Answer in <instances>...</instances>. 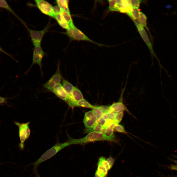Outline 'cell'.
Segmentation results:
<instances>
[{
    "label": "cell",
    "mask_w": 177,
    "mask_h": 177,
    "mask_svg": "<svg viewBox=\"0 0 177 177\" xmlns=\"http://www.w3.org/2000/svg\"><path fill=\"white\" fill-rule=\"evenodd\" d=\"M125 87L122 89L119 101L114 103L109 106L111 112L117 113L123 112L125 110V107L122 102V99Z\"/></svg>",
    "instance_id": "cell-12"
},
{
    "label": "cell",
    "mask_w": 177,
    "mask_h": 177,
    "mask_svg": "<svg viewBox=\"0 0 177 177\" xmlns=\"http://www.w3.org/2000/svg\"><path fill=\"white\" fill-rule=\"evenodd\" d=\"M72 96L73 100L74 102H77L84 99L80 90L75 87H74L72 91Z\"/></svg>",
    "instance_id": "cell-18"
},
{
    "label": "cell",
    "mask_w": 177,
    "mask_h": 177,
    "mask_svg": "<svg viewBox=\"0 0 177 177\" xmlns=\"http://www.w3.org/2000/svg\"><path fill=\"white\" fill-rule=\"evenodd\" d=\"M49 26V25H48L43 29L40 30L30 29L29 30L32 41L34 46L41 45L43 36L47 31Z\"/></svg>",
    "instance_id": "cell-10"
},
{
    "label": "cell",
    "mask_w": 177,
    "mask_h": 177,
    "mask_svg": "<svg viewBox=\"0 0 177 177\" xmlns=\"http://www.w3.org/2000/svg\"><path fill=\"white\" fill-rule=\"evenodd\" d=\"M60 13L68 23L69 26L73 23L70 12H68L62 8H60Z\"/></svg>",
    "instance_id": "cell-20"
},
{
    "label": "cell",
    "mask_w": 177,
    "mask_h": 177,
    "mask_svg": "<svg viewBox=\"0 0 177 177\" xmlns=\"http://www.w3.org/2000/svg\"><path fill=\"white\" fill-rule=\"evenodd\" d=\"M76 106H81L93 109L96 107L91 104L84 99L77 102H74L73 103L72 107Z\"/></svg>",
    "instance_id": "cell-17"
},
{
    "label": "cell",
    "mask_w": 177,
    "mask_h": 177,
    "mask_svg": "<svg viewBox=\"0 0 177 177\" xmlns=\"http://www.w3.org/2000/svg\"><path fill=\"white\" fill-rule=\"evenodd\" d=\"M36 5L43 13L54 18L55 14L53 6L47 2L42 0H35Z\"/></svg>",
    "instance_id": "cell-9"
},
{
    "label": "cell",
    "mask_w": 177,
    "mask_h": 177,
    "mask_svg": "<svg viewBox=\"0 0 177 177\" xmlns=\"http://www.w3.org/2000/svg\"><path fill=\"white\" fill-rule=\"evenodd\" d=\"M106 121V120L102 117L98 119L96 122L102 126H103L105 124Z\"/></svg>",
    "instance_id": "cell-31"
},
{
    "label": "cell",
    "mask_w": 177,
    "mask_h": 177,
    "mask_svg": "<svg viewBox=\"0 0 177 177\" xmlns=\"http://www.w3.org/2000/svg\"><path fill=\"white\" fill-rule=\"evenodd\" d=\"M92 111L96 116L97 120L102 117L103 114L98 106H96L93 109Z\"/></svg>",
    "instance_id": "cell-25"
},
{
    "label": "cell",
    "mask_w": 177,
    "mask_h": 177,
    "mask_svg": "<svg viewBox=\"0 0 177 177\" xmlns=\"http://www.w3.org/2000/svg\"><path fill=\"white\" fill-rule=\"evenodd\" d=\"M50 91L57 97L67 103L69 100V97L62 85L60 83L57 85Z\"/></svg>",
    "instance_id": "cell-11"
},
{
    "label": "cell",
    "mask_w": 177,
    "mask_h": 177,
    "mask_svg": "<svg viewBox=\"0 0 177 177\" xmlns=\"http://www.w3.org/2000/svg\"><path fill=\"white\" fill-rule=\"evenodd\" d=\"M172 161L174 163L177 164V160H173Z\"/></svg>",
    "instance_id": "cell-36"
},
{
    "label": "cell",
    "mask_w": 177,
    "mask_h": 177,
    "mask_svg": "<svg viewBox=\"0 0 177 177\" xmlns=\"http://www.w3.org/2000/svg\"><path fill=\"white\" fill-rule=\"evenodd\" d=\"M71 145L69 141L63 143H57L43 154L37 160L30 164L33 165L32 173L34 174L35 177H40L38 173L37 169L40 163L50 159L61 149Z\"/></svg>",
    "instance_id": "cell-1"
},
{
    "label": "cell",
    "mask_w": 177,
    "mask_h": 177,
    "mask_svg": "<svg viewBox=\"0 0 177 177\" xmlns=\"http://www.w3.org/2000/svg\"><path fill=\"white\" fill-rule=\"evenodd\" d=\"M123 115V112H121L116 113V116L114 122L116 124H118L121 120Z\"/></svg>",
    "instance_id": "cell-27"
},
{
    "label": "cell",
    "mask_w": 177,
    "mask_h": 177,
    "mask_svg": "<svg viewBox=\"0 0 177 177\" xmlns=\"http://www.w3.org/2000/svg\"><path fill=\"white\" fill-rule=\"evenodd\" d=\"M133 20L141 36L149 50L152 59H153V58L154 57L157 58L153 50L152 44L144 28L136 20Z\"/></svg>",
    "instance_id": "cell-6"
},
{
    "label": "cell",
    "mask_w": 177,
    "mask_h": 177,
    "mask_svg": "<svg viewBox=\"0 0 177 177\" xmlns=\"http://www.w3.org/2000/svg\"><path fill=\"white\" fill-rule=\"evenodd\" d=\"M53 8L55 14L60 13V8L58 5L53 6Z\"/></svg>",
    "instance_id": "cell-32"
},
{
    "label": "cell",
    "mask_w": 177,
    "mask_h": 177,
    "mask_svg": "<svg viewBox=\"0 0 177 177\" xmlns=\"http://www.w3.org/2000/svg\"><path fill=\"white\" fill-rule=\"evenodd\" d=\"M140 12L138 8L132 7L130 11L127 14L133 20H136L138 19Z\"/></svg>",
    "instance_id": "cell-21"
},
{
    "label": "cell",
    "mask_w": 177,
    "mask_h": 177,
    "mask_svg": "<svg viewBox=\"0 0 177 177\" xmlns=\"http://www.w3.org/2000/svg\"><path fill=\"white\" fill-rule=\"evenodd\" d=\"M0 8H4L12 13L14 14V12L10 7L7 2L5 0H0Z\"/></svg>",
    "instance_id": "cell-24"
},
{
    "label": "cell",
    "mask_w": 177,
    "mask_h": 177,
    "mask_svg": "<svg viewBox=\"0 0 177 177\" xmlns=\"http://www.w3.org/2000/svg\"><path fill=\"white\" fill-rule=\"evenodd\" d=\"M105 130V129L103 128V126L96 122V123L92 127L90 128H86L85 130V132L89 133L92 132H95L104 134Z\"/></svg>",
    "instance_id": "cell-19"
},
{
    "label": "cell",
    "mask_w": 177,
    "mask_h": 177,
    "mask_svg": "<svg viewBox=\"0 0 177 177\" xmlns=\"http://www.w3.org/2000/svg\"><path fill=\"white\" fill-rule=\"evenodd\" d=\"M108 119H111L114 121L116 117V113L110 112L108 113Z\"/></svg>",
    "instance_id": "cell-30"
},
{
    "label": "cell",
    "mask_w": 177,
    "mask_h": 177,
    "mask_svg": "<svg viewBox=\"0 0 177 177\" xmlns=\"http://www.w3.org/2000/svg\"><path fill=\"white\" fill-rule=\"evenodd\" d=\"M114 129L118 132L125 133H126L124 126L120 124H117L115 127Z\"/></svg>",
    "instance_id": "cell-28"
},
{
    "label": "cell",
    "mask_w": 177,
    "mask_h": 177,
    "mask_svg": "<svg viewBox=\"0 0 177 177\" xmlns=\"http://www.w3.org/2000/svg\"><path fill=\"white\" fill-rule=\"evenodd\" d=\"M98 107L103 114L111 112L109 109V106L103 105Z\"/></svg>",
    "instance_id": "cell-29"
},
{
    "label": "cell",
    "mask_w": 177,
    "mask_h": 177,
    "mask_svg": "<svg viewBox=\"0 0 177 177\" xmlns=\"http://www.w3.org/2000/svg\"><path fill=\"white\" fill-rule=\"evenodd\" d=\"M69 1L67 0H57L56 2L60 8H62L67 12H70L68 6Z\"/></svg>",
    "instance_id": "cell-23"
},
{
    "label": "cell",
    "mask_w": 177,
    "mask_h": 177,
    "mask_svg": "<svg viewBox=\"0 0 177 177\" xmlns=\"http://www.w3.org/2000/svg\"><path fill=\"white\" fill-rule=\"evenodd\" d=\"M60 63L58 64L56 72L53 75L43 86V87L50 90L56 85L60 83L62 80V77L60 69Z\"/></svg>",
    "instance_id": "cell-7"
},
{
    "label": "cell",
    "mask_w": 177,
    "mask_h": 177,
    "mask_svg": "<svg viewBox=\"0 0 177 177\" xmlns=\"http://www.w3.org/2000/svg\"><path fill=\"white\" fill-rule=\"evenodd\" d=\"M62 85L66 91L69 98L68 102L74 101L72 96V93L74 86L68 81L62 77Z\"/></svg>",
    "instance_id": "cell-15"
},
{
    "label": "cell",
    "mask_w": 177,
    "mask_h": 177,
    "mask_svg": "<svg viewBox=\"0 0 177 177\" xmlns=\"http://www.w3.org/2000/svg\"><path fill=\"white\" fill-rule=\"evenodd\" d=\"M104 140L116 142L115 138L109 137L103 133L95 132L89 133L85 136L80 138L75 139L70 138L68 140L71 144L81 145L92 142Z\"/></svg>",
    "instance_id": "cell-2"
},
{
    "label": "cell",
    "mask_w": 177,
    "mask_h": 177,
    "mask_svg": "<svg viewBox=\"0 0 177 177\" xmlns=\"http://www.w3.org/2000/svg\"><path fill=\"white\" fill-rule=\"evenodd\" d=\"M96 117L92 110L86 112L85 114L83 122L86 128H91L96 123Z\"/></svg>",
    "instance_id": "cell-13"
},
{
    "label": "cell",
    "mask_w": 177,
    "mask_h": 177,
    "mask_svg": "<svg viewBox=\"0 0 177 177\" xmlns=\"http://www.w3.org/2000/svg\"><path fill=\"white\" fill-rule=\"evenodd\" d=\"M0 51L1 52H2L6 54H7V55H8V56H9L11 58H12V57L11 56L8 54V53H7L6 52H5V51H4L0 47Z\"/></svg>",
    "instance_id": "cell-34"
},
{
    "label": "cell",
    "mask_w": 177,
    "mask_h": 177,
    "mask_svg": "<svg viewBox=\"0 0 177 177\" xmlns=\"http://www.w3.org/2000/svg\"><path fill=\"white\" fill-rule=\"evenodd\" d=\"M171 169H172L175 170H177V166H173L171 167Z\"/></svg>",
    "instance_id": "cell-35"
},
{
    "label": "cell",
    "mask_w": 177,
    "mask_h": 177,
    "mask_svg": "<svg viewBox=\"0 0 177 177\" xmlns=\"http://www.w3.org/2000/svg\"><path fill=\"white\" fill-rule=\"evenodd\" d=\"M44 54V52L41 45L34 46L33 51L32 63L29 70L34 64H37L39 66L42 74V62Z\"/></svg>",
    "instance_id": "cell-8"
},
{
    "label": "cell",
    "mask_w": 177,
    "mask_h": 177,
    "mask_svg": "<svg viewBox=\"0 0 177 177\" xmlns=\"http://www.w3.org/2000/svg\"><path fill=\"white\" fill-rule=\"evenodd\" d=\"M147 17L145 14L143 12H140L139 16L138 19V21L143 27H145L148 30L147 25Z\"/></svg>",
    "instance_id": "cell-22"
},
{
    "label": "cell",
    "mask_w": 177,
    "mask_h": 177,
    "mask_svg": "<svg viewBox=\"0 0 177 177\" xmlns=\"http://www.w3.org/2000/svg\"><path fill=\"white\" fill-rule=\"evenodd\" d=\"M54 18L62 28L67 30L69 29V26L68 23L62 16L60 13L55 14Z\"/></svg>",
    "instance_id": "cell-16"
},
{
    "label": "cell",
    "mask_w": 177,
    "mask_h": 177,
    "mask_svg": "<svg viewBox=\"0 0 177 177\" xmlns=\"http://www.w3.org/2000/svg\"><path fill=\"white\" fill-rule=\"evenodd\" d=\"M116 6L118 11L127 14L131 10L132 8L128 0H117Z\"/></svg>",
    "instance_id": "cell-14"
},
{
    "label": "cell",
    "mask_w": 177,
    "mask_h": 177,
    "mask_svg": "<svg viewBox=\"0 0 177 177\" xmlns=\"http://www.w3.org/2000/svg\"><path fill=\"white\" fill-rule=\"evenodd\" d=\"M15 124L18 128L19 136L20 143L19 145L20 148L23 150L24 146V143L29 137L30 130L29 127V122L26 123H21L18 122H14Z\"/></svg>",
    "instance_id": "cell-4"
},
{
    "label": "cell",
    "mask_w": 177,
    "mask_h": 177,
    "mask_svg": "<svg viewBox=\"0 0 177 177\" xmlns=\"http://www.w3.org/2000/svg\"><path fill=\"white\" fill-rule=\"evenodd\" d=\"M66 33L67 35L72 39L86 41L98 44L76 27L73 23L69 25V28L67 30Z\"/></svg>",
    "instance_id": "cell-5"
},
{
    "label": "cell",
    "mask_w": 177,
    "mask_h": 177,
    "mask_svg": "<svg viewBox=\"0 0 177 177\" xmlns=\"http://www.w3.org/2000/svg\"><path fill=\"white\" fill-rule=\"evenodd\" d=\"M7 103V99L6 98L0 96V104L6 103Z\"/></svg>",
    "instance_id": "cell-33"
},
{
    "label": "cell",
    "mask_w": 177,
    "mask_h": 177,
    "mask_svg": "<svg viewBox=\"0 0 177 177\" xmlns=\"http://www.w3.org/2000/svg\"><path fill=\"white\" fill-rule=\"evenodd\" d=\"M176 13L177 14V13Z\"/></svg>",
    "instance_id": "cell-37"
},
{
    "label": "cell",
    "mask_w": 177,
    "mask_h": 177,
    "mask_svg": "<svg viewBox=\"0 0 177 177\" xmlns=\"http://www.w3.org/2000/svg\"><path fill=\"white\" fill-rule=\"evenodd\" d=\"M130 5L132 7L139 8L140 3L142 1L140 0H128Z\"/></svg>",
    "instance_id": "cell-26"
},
{
    "label": "cell",
    "mask_w": 177,
    "mask_h": 177,
    "mask_svg": "<svg viewBox=\"0 0 177 177\" xmlns=\"http://www.w3.org/2000/svg\"><path fill=\"white\" fill-rule=\"evenodd\" d=\"M115 160L111 156L107 159L103 157L100 158L94 177H106L108 171L112 167Z\"/></svg>",
    "instance_id": "cell-3"
}]
</instances>
